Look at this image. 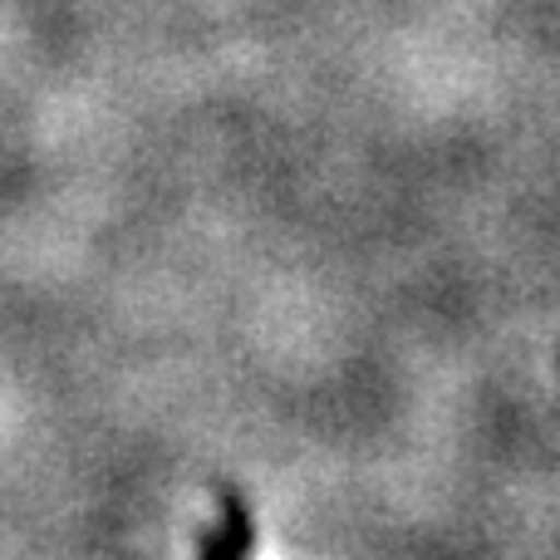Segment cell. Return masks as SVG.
<instances>
[{
    "label": "cell",
    "instance_id": "1",
    "mask_svg": "<svg viewBox=\"0 0 560 560\" xmlns=\"http://www.w3.org/2000/svg\"><path fill=\"white\" fill-rule=\"evenodd\" d=\"M252 546H256L252 512H246L242 497H226V502H222V522L207 532L202 556H197V560H246V556H252Z\"/></svg>",
    "mask_w": 560,
    "mask_h": 560
}]
</instances>
